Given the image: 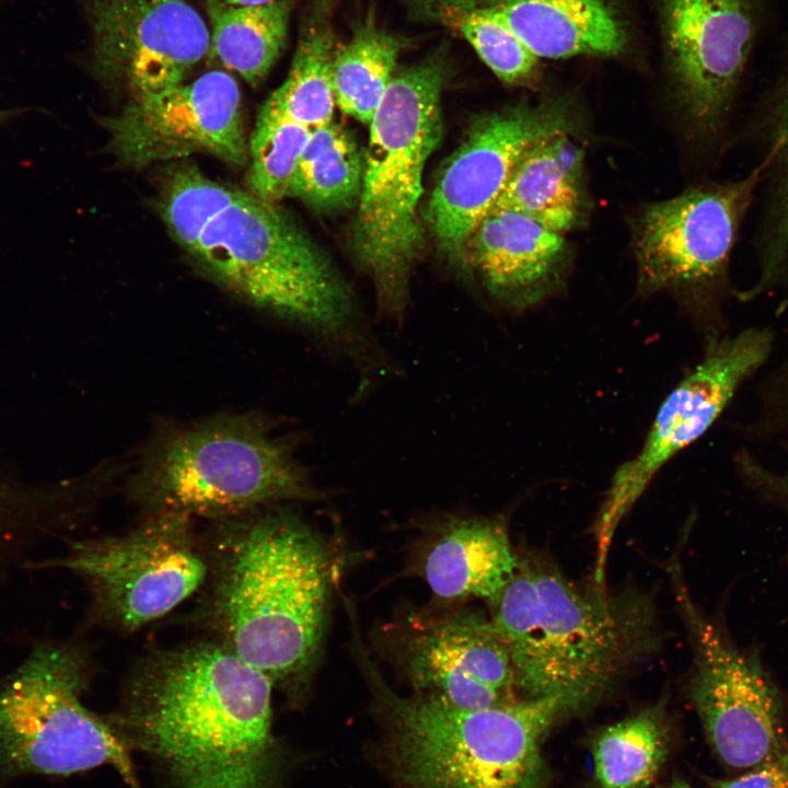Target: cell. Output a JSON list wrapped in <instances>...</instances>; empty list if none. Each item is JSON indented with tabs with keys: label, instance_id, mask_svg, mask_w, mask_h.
<instances>
[{
	"label": "cell",
	"instance_id": "7a4b0ae2",
	"mask_svg": "<svg viewBox=\"0 0 788 788\" xmlns=\"http://www.w3.org/2000/svg\"><path fill=\"white\" fill-rule=\"evenodd\" d=\"M216 522L206 543L201 618L215 640L299 696L323 640L334 578L329 551L288 509Z\"/></svg>",
	"mask_w": 788,
	"mask_h": 788
},
{
	"label": "cell",
	"instance_id": "52a82bcc",
	"mask_svg": "<svg viewBox=\"0 0 788 788\" xmlns=\"http://www.w3.org/2000/svg\"><path fill=\"white\" fill-rule=\"evenodd\" d=\"M444 74L439 57L394 74L369 124L354 240L380 308L395 320L404 314L408 274L424 245L422 177L442 135Z\"/></svg>",
	"mask_w": 788,
	"mask_h": 788
},
{
	"label": "cell",
	"instance_id": "277c9868",
	"mask_svg": "<svg viewBox=\"0 0 788 788\" xmlns=\"http://www.w3.org/2000/svg\"><path fill=\"white\" fill-rule=\"evenodd\" d=\"M491 619L503 639L515 686L526 698L594 700L651 648L648 595L582 588L544 560L518 558Z\"/></svg>",
	"mask_w": 788,
	"mask_h": 788
},
{
	"label": "cell",
	"instance_id": "e0dca14e",
	"mask_svg": "<svg viewBox=\"0 0 788 788\" xmlns=\"http://www.w3.org/2000/svg\"><path fill=\"white\" fill-rule=\"evenodd\" d=\"M402 659L420 695L470 710L511 702L507 646L493 621L474 611L421 619L405 636Z\"/></svg>",
	"mask_w": 788,
	"mask_h": 788
},
{
	"label": "cell",
	"instance_id": "83f0119b",
	"mask_svg": "<svg viewBox=\"0 0 788 788\" xmlns=\"http://www.w3.org/2000/svg\"><path fill=\"white\" fill-rule=\"evenodd\" d=\"M447 18L475 49L484 63L509 84L531 80L537 58L493 8L473 0L447 5Z\"/></svg>",
	"mask_w": 788,
	"mask_h": 788
},
{
	"label": "cell",
	"instance_id": "f546056e",
	"mask_svg": "<svg viewBox=\"0 0 788 788\" xmlns=\"http://www.w3.org/2000/svg\"><path fill=\"white\" fill-rule=\"evenodd\" d=\"M768 142V155L762 164L775 174V201L760 277L746 290L750 298L774 285L788 262V78L772 115ZM786 310L788 299L778 305V312Z\"/></svg>",
	"mask_w": 788,
	"mask_h": 788
},
{
	"label": "cell",
	"instance_id": "2e32d148",
	"mask_svg": "<svg viewBox=\"0 0 788 788\" xmlns=\"http://www.w3.org/2000/svg\"><path fill=\"white\" fill-rule=\"evenodd\" d=\"M677 103L700 135L716 134L732 105L753 44L749 0H658Z\"/></svg>",
	"mask_w": 788,
	"mask_h": 788
},
{
	"label": "cell",
	"instance_id": "7402d4cb",
	"mask_svg": "<svg viewBox=\"0 0 788 788\" xmlns=\"http://www.w3.org/2000/svg\"><path fill=\"white\" fill-rule=\"evenodd\" d=\"M332 18L333 0L311 2L288 76L263 108L310 129L333 121L332 61L336 45Z\"/></svg>",
	"mask_w": 788,
	"mask_h": 788
},
{
	"label": "cell",
	"instance_id": "4fadbf2b",
	"mask_svg": "<svg viewBox=\"0 0 788 788\" xmlns=\"http://www.w3.org/2000/svg\"><path fill=\"white\" fill-rule=\"evenodd\" d=\"M575 129L572 112L561 100L524 103L479 118L445 164L425 209L440 248L463 257L470 236L497 204L528 149Z\"/></svg>",
	"mask_w": 788,
	"mask_h": 788
},
{
	"label": "cell",
	"instance_id": "4dcf8cb0",
	"mask_svg": "<svg viewBox=\"0 0 788 788\" xmlns=\"http://www.w3.org/2000/svg\"><path fill=\"white\" fill-rule=\"evenodd\" d=\"M711 788H788V750L727 780H714Z\"/></svg>",
	"mask_w": 788,
	"mask_h": 788
},
{
	"label": "cell",
	"instance_id": "30bf717a",
	"mask_svg": "<svg viewBox=\"0 0 788 788\" xmlns=\"http://www.w3.org/2000/svg\"><path fill=\"white\" fill-rule=\"evenodd\" d=\"M668 569L693 651L691 698L715 752L737 769L784 753L783 698L761 658L738 647L700 611L679 564Z\"/></svg>",
	"mask_w": 788,
	"mask_h": 788
},
{
	"label": "cell",
	"instance_id": "1f68e13d",
	"mask_svg": "<svg viewBox=\"0 0 788 788\" xmlns=\"http://www.w3.org/2000/svg\"><path fill=\"white\" fill-rule=\"evenodd\" d=\"M739 464L746 479L756 490L788 512V471L781 473L770 471L744 455Z\"/></svg>",
	"mask_w": 788,
	"mask_h": 788
},
{
	"label": "cell",
	"instance_id": "5bb4252c",
	"mask_svg": "<svg viewBox=\"0 0 788 788\" xmlns=\"http://www.w3.org/2000/svg\"><path fill=\"white\" fill-rule=\"evenodd\" d=\"M109 147L129 166L207 153L242 166L248 162L241 93L234 78L212 70L189 83L132 95L105 120Z\"/></svg>",
	"mask_w": 788,
	"mask_h": 788
},
{
	"label": "cell",
	"instance_id": "d590c367",
	"mask_svg": "<svg viewBox=\"0 0 788 788\" xmlns=\"http://www.w3.org/2000/svg\"><path fill=\"white\" fill-rule=\"evenodd\" d=\"M660 788H690V786L681 779H675L671 784Z\"/></svg>",
	"mask_w": 788,
	"mask_h": 788
},
{
	"label": "cell",
	"instance_id": "ac0fdd59",
	"mask_svg": "<svg viewBox=\"0 0 788 788\" xmlns=\"http://www.w3.org/2000/svg\"><path fill=\"white\" fill-rule=\"evenodd\" d=\"M463 257L496 301L524 310L559 287L568 251L563 234L494 207L470 236Z\"/></svg>",
	"mask_w": 788,
	"mask_h": 788
},
{
	"label": "cell",
	"instance_id": "e575fe53",
	"mask_svg": "<svg viewBox=\"0 0 788 788\" xmlns=\"http://www.w3.org/2000/svg\"><path fill=\"white\" fill-rule=\"evenodd\" d=\"M20 113V109H0V124H3L11 118L15 117Z\"/></svg>",
	"mask_w": 788,
	"mask_h": 788
},
{
	"label": "cell",
	"instance_id": "ba28073f",
	"mask_svg": "<svg viewBox=\"0 0 788 788\" xmlns=\"http://www.w3.org/2000/svg\"><path fill=\"white\" fill-rule=\"evenodd\" d=\"M86 657L71 644H44L0 683V777L69 776L108 765L141 788L124 735L83 704Z\"/></svg>",
	"mask_w": 788,
	"mask_h": 788
},
{
	"label": "cell",
	"instance_id": "603a6c76",
	"mask_svg": "<svg viewBox=\"0 0 788 788\" xmlns=\"http://www.w3.org/2000/svg\"><path fill=\"white\" fill-rule=\"evenodd\" d=\"M210 21L209 54L222 67L257 85L280 56L293 0L232 5L202 0Z\"/></svg>",
	"mask_w": 788,
	"mask_h": 788
},
{
	"label": "cell",
	"instance_id": "9a60e30c",
	"mask_svg": "<svg viewBox=\"0 0 788 788\" xmlns=\"http://www.w3.org/2000/svg\"><path fill=\"white\" fill-rule=\"evenodd\" d=\"M92 70L131 96L184 82L209 54L210 32L187 0H85Z\"/></svg>",
	"mask_w": 788,
	"mask_h": 788
},
{
	"label": "cell",
	"instance_id": "ffe728a7",
	"mask_svg": "<svg viewBox=\"0 0 788 788\" xmlns=\"http://www.w3.org/2000/svg\"><path fill=\"white\" fill-rule=\"evenodd\" d=\"M495 9L537 57L615 56L626 35L606 0H473Z\"/></svg>",
	"mask_w": 788,
	"mask_h": 788
},
{
	"label": "cell",
	"instance_id": "836d02e7",
	"mask_svg": "<svg viewBox=\"0 0 788 788\" xmlns=\"http://www.w3.org/2000/svg\"><path fill=\"white\" fill-rule=\"evenodd\" d=\"M227 3L232 5H248V4H262L268 3L276 0H224Z\"/></svg>",
	"mask_w": 788,
	"mask_h": 788
},
{
	"label": "cell",
	"instance_id": "3957f363",
	"mask_svg": "<svg viewBox=\"0 0 788 788\" xmlns=\"http://www.w3.org/2000/svg\"><path fill=\"white\" fill-rule=\"evenodd\" d=\"M190 256L221 287L346 357L358 393L396 371L339 273L276 204L240 189Z\"/></svg>",
	"mask_w": 788,
	"mask_h": 788
},
{
	"label": "cell",
	"instance_id": "f1b7e54d",
	"mask_svg": "<svg viewBox=\"0 0 788 788\" xmlns=\"http://www.w3.org/2000/svg\"><path fill=\"white\" fill-rule=\"evenodd\" d=\"M239 192L240 188L209 178L197 167L185 166L166 181L159 210L172 237L192 255L206 225Z\"/></svg>",
	"mask_w": 788,
	"mask_h": 788
},
{
	"label": "cell",
	"instance_id": "5b68a950",
	"mask_svg": "<svg viewBox=\"0 0 788 788\" xmlns=\"http://www.w3.org/2000/svg\"><path fill=\"white\" fill-rule=\"evenodd\" d=\"M356 657L385 718L401 788H548L541 743L583 707L556 695L470 710L439 698L394 693L359 644Z\"/></svg>",
	"mask_w": 788,
	"mask_h": 788
},
{
	"label": "cell",
	"instance_id": "8fae6325",
	"mask_svg": "<svg viewBox=\"0 0 788 788\" xmlns=\"http://www.w3.org/2000/svg\"><path fill=\"white\" fill-rule=\"evenodd\" d=\"M770 348L772 334L762 328L718 340L668 395L639 452L612 478L594 526L595 576L605 575L615 532L656 474L709 429Z\"/></svg>",
	"mask_w": 788,
	"mask_h": 788
},
{
	"label": "cell",
	"instance_id": "cb8c5ba5",
	"mask_svg": "<svg viewBox=\"0 0 788 788\" xmlns=\"http://www.w3.org/2000/svg\"><path fill=\"white\" fill-rule=\"evenodd\" d=\"M403 42L367 20L350 39L336 46L332 80L336 105L347 115L370 124L394 77Z\"/></svg>",
	"mask_w": 788,
	"mask_h": 788
},
{
	"label": "cell",
	"instance_id": "d6986e66",
	"mask_svg": "<svg viewBox=\"0 0 788 788\" xmlns=\"http://www.w3.org/2000/svg\"><path fill=\"white\" fill-rule=\"evenodd\" d=\"M518 566L506 528L497 520L451 517L427 544L421 573L443 600L480 598L495 606Z\"/></svg>",
	"mask_w": 788,
	"mask_h": 788
},
{
	"label": "cell",
	"instance_id": "d6a6232c",
	"mask_svg": "<svg viewBox=\"0 0 788 788\" xmlns=\"http://www.w3.org/2000/svg\"><path fill=\"white\" fill-rule=\"evenodd\" d=\"M36 493L38 490L20 489L16 485L0 480V537L3 535L4 530L10 526L14 517H19L22 512H27L31 508H34L31 502L43 499H36Z\"/></svg>",
	"mask_w": 788,
	"mask_h": 788
},
{
	"label": "cell",
	"instance_id": "9c48e42d",
	"mask_svg": "<svg viewBox=\"0 0 788 788\" xmlns=\"http://www.w3.org/2000/svg\"><path fill=\"white\" fill-rule=\"evenodd\" d=\"M193 520L152 512L123 534L71 544L50 566L68 569L86 583L99 622L131 633L204 587L208 554Z\"/></svg>",
	"mask_w": 788,
	"mask_h": 788
},
{
	"label": "cell",
	"instance_id": "44dd1931",
	"mask_svg": "<svg viewBox=\"0 0 788 788\" xmlns=\"http://www.w3.org/2000/svg\"><path fill=\"white\" fill-rule=\"evenodd\" d=\"M570 134L535 142L514 167L495 207L518 211L564 234L581 218L583 151Z\"/></svg>",
	"mask_w": 788,
	"mask_h": 788
},
{
	"label": "cell",
	"instance_id": "8992f818",
	"mask_svg": "<svg viewBox=\"0 0 788 788\" xmlns=\"http://www.w3.org/2000/svg\"><path fill=\"white\" fill-rule=\"evenodd\" d=\"M128 493L148 513L215 521L324 497L290 441L252 414L164 429L147 447Z\"/></svg>",
	"mask_w": 788,
	"mask_h": 788
},
{
	"label": "cell",
	"instance_id": "d4e9b609",
	"mask_svg": "<svg viewBox=\"0 0 788 788\" xmlns=\"http://www.w3.org/2000/svg\"><path fill=\"white\" fill-rule=\"evenodd\" d=\"M669 733L661 704L602 730L592 746L601 788H646L668 754Z\"/></svg>",
	"mask_w": 788,
	"mask_h": 788
},
{
	"label": "cell",
	"instance_id": "6da1fadb",
	"mask_svg": "<svg viewBox=\"0 0 788 788\" xmlns=\"http://www.w3.org/2000/svg\"><path fill=\"white\" fill-rule=\"evenodd\" d=\"M270 679L215 639L143 657L111 718L176 788H274Z\"/></svg>",
	"mask_w": 788,
	"mask_h": 788
},
{
	"label": "cell",
	"instance_id": "4316f807",
	"mask_svg": "<svg viewBox=\"0 0 788 788\" xmlns=\"http://www.w3.org/2000/svg\"><path fill=\"white\" fill-rule=\"evenodd\" d=\"M311 129L262 107L248 140L250 193L276 204L290 196Z\"/></svg>",
	"mask_w": 788,
	"mask_h": 788
},
{
	"label": "cell",
	"instance_id": "484cf974",
	"mask_svg": "<svg viewBox=\"0 0 788 788\" xmlns=\"http://www.w3.org/2000/svg\"><path fill=\"white\" fill-rule=\"evenodd\" d=\"M364 155L351 135L331 121L311 129L290 196L320 210L349 207L359 199Z\"/></svg>",
	"mask_w": 788,
	"mask_h": 788
},
{
	"label": "cell",
	"instance_id": "7c38bea8",
	"mask_svg": "<svg viewBox=\"0 0 788 788\" xmlns=\"http://www.w3.org/2000/svg\"><path fill=\"white\" fill-rule=\"evenodd\" d=\"M763 178L762 164L740 179L693 187L641 209L633 228L639 292L706 294L720 287Z\"/></svg>",
	"mask_w": 788,
	"mask_h": 788
}]
</instances>
